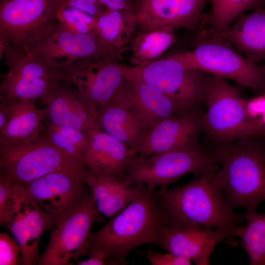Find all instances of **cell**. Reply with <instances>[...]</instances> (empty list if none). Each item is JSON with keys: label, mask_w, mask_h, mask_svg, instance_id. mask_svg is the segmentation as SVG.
Instances as JSON below:
<instances>
[{"label": "cell", "mask_w": 265, "mask_h": 265, "mask_svg": "<svg viewBox=\"0 0 265 265\" xmlns=\"http://www.w3.org/2000/svg\"><path fill=\"white\" fill-rule=\"evenodd\" d=\"M217 165L196 174L188 183L156 192L157 203L163 224L170 227H208L234 232L244 220L232 210L214 185Z\"/></svg>", "instance_id": "cell-1"}, {"label": "cell", "mask_w": 265, "mask_h": 265, "mask_svg": "<svg viewBox=\"0 0 265 265\" xmlns=\"http://www.w3.org/2000/svg\"><path fill=\"white\" fill-rule=\"evenodd\" d=\"M221 168L213 176L230 207L255 210L265 200V136H249L215 145Z\"/></svg>", "instance_id": "cell-2"}, {"label": "cell", "mask_w": 265, "mask_h": 265, "mask_svg": "<svg viewBox=\"0 0 265 265\" xmlns=\"http://www.w3.org/2000/svg\"><path fill=\"white\" fill-rule=\"evenodd\" d=\"M156 190L146 187L103 227L90 236L92 248L103 252L113 265H125L128 252L144 244H157L163 224Z\"/></svg>", "instance_id": "cell-3"}, {"label": "cell", "mask_w": 265, "mask_h": 265, "mask_svg": "<svg viewBox=\"0 0 265 265\" xmlns=\"http://www.w3.org/2000/svg\"><path fill=\"white\" fill-rule=\"evenodd\" d=\"M193 42L192 50L173 54L186 67L231 80L259 93L265 91V66L248 60L220 33L203 27Z\"/></svg>", "instance_id": "cell-4"}, {"label": "cell", "mask_w": 265, "mask_h": 265, "mask_svg": "<svg viewBox=\"0 0 265 265\" xmlns=\"http://www.w3.org/2000/svg\"><path fill=\"white\" fill-rule=\"evenodd\" d=\"M204 102V132L214 145L249 136H265V129L249 117L245 99L226 80L212 76Z\"/></svg>", "instance_id": "cell-5"}, {"label": "cell", "mask_w": 265, "mask_h": 265, "mask_svg": "<svg viewBox=\"0 0 265 265\" xmlns=\"http://www.w3.org/2000/svg\"><path fill=\"white\" fill-rule=\"evenodd\" d=\"M124 78L140 80L158 88L172 100L182 112L204 102L212 75L186 67L172 54L141 67L121 65Z\"/></svg>", "instance_id": "cell-6"}, {"label": "cell", "mask_w": 265, "mask_h": 265, "mask_svg": "<svg viewBox=\"0 0 265 265\" xmlns=\"http://www.w3.org/2000/svg\"><path fill=\"white\" fill-rule=\"evenodd\" d=\"M218 163L216 156L202 145L147 157L136 154L121 180L128 184H142L153 192L158 187L161 190L165 189L169 184L186 174L201 173Z\"/></svg>", "instance_id": "cell-7"}, {"label": "cell", "mask_w": 265, "mask_h": 265, "mask_svg": "<svg viewBox=\"0 0 265 265\" xmlns=\"http://www.w3.org/2000/svg\"><path fill=\"white\" fill-rule=\"evenodd\" d=\"M57 171L86 172L88 169L53 144L44 132L30 143L0 145V179L25 185Z\"/></svg>", "instance_id": "cell-8"}, {"label": "cell", "mask_w": 265, "mask_h": 265, "mask_svg": "<svg viewBox=\"0 0 265 265\" xmlns=\"http://www.w3.org/2000/svg\"><path fill=\"white\" fill-rule=\"evenodd\" d=\"M58 0H0V37L26 54L59 24Z\"/></svg>", "instance_id": "cell-9"}, {"label": "cell", "mask_w": 265, "mask_h": 265, "mask_svg": "<svg viewBox=\"0 0 265 265\" xmlns=\"http://www.w3.org/2000/svg\"><path fill=\"white\" fill-rule=\"evenodd\" d=\"M5 56L6 73L0 75V99L8 102L39 100L47 102L54 84L63 80L61 68L53 67L30 54L17 53L0 37V58Z\"/></svg>", "instance_id": "cell-10"}, {"label": "cell", "mask_w": 265, "mask_h": 265, "mask_svg": "<svg viewBox=\"0 0 265 265\" xmlns=\"http://www.w3.org/2000/svg\"><path fill=\"white\" fill-rule=\"evenodd\" d=\"M103 220L90 191L77 206L56 221L38 265H73L72 260L89 255L91 227Z\"/></svg>", "instance_id": "cell-11"}, {"label": "cell", "mask_w": 265, "mask_h": 265, "mask_svg": "<svg viewBox=\"0 0 265 265\" xmlns=\"http://www.w3.org/2000/svg\"><path fill=\"white\" fill-rule=\"evenodd\" d=\"M119 60L113 55L99 54L60 68L63 80L75 86L85 98L95 117L98 110L115 96L124 80Z\"/></svg>", "instance_id": "cell-12"}, {"label": "cell", "mask_w": 265, "mask_h": 265, "mask_svg": "<svg viewBox=\"0 0 265 265\" xmlns=\"http://www.w3.org/2000/svg\"><path fill=\"white\" fill-rule=\"evenodd\" d=\"M15 201L4 225L21 246V265H38V246L47 230L54 227L56 219L44 211L36 200L18 183H13Z\"/></svg>", "instance_id": "cell-13"}, {"label": "cell", "mask_w": 265, "mask_h": 265, "mask_svg": "<svg viewBox=\"0 0 265 265\" xmlns=\"http://www.w3.org/2000/svg\"><path fill=\"white\" fill-rule=\"evenodd\" d=\"M211 0H132V12L139 31L185 28L199 31L207 16L203 10Z\"/></svg>", "instance_id": "cell-14"}, {"label": "cell", "mask_w": 265, "mask_h": 265, "mask_svg": "<svg viewBox=\"0 0 265 265\" xmlns=\"http://www.w3.org/2000/svg\"><path fill=\"white\" fill-rule=\"evenodd\" d=\"M88 171H54L22 185L56 222L90 192L85 182Z\"/></svg>", "instance_id": "cell-15"}, {"label": "cell", "mask_w": 265, "mask_h": 265, "mask_svg": "<svg viewBox=\"0 0 265 265\" xmlns=\"http://www.w3.org/2000/svg\"><path fill=\"white\" fill-rule=\"evenodd\" d=\"M204 112L200 106L163 119L150 130L136 154L147 157L171 150L201 146Z\"/></svg>", "instance_id": "cell-16"}, {"label": "cell", "mask_w": 265, "mask_h": 265, "mask_svg": "<svg viewBox=\"0 0 265 265\" xmlns=\"http://www.w3.org/2000/svg\"><path fill=\"white\" fill-rule=\"evenodd\" d=\"M232 236L234 232L227 230L196 226L175 228L162 224L157 244L196 265H209L215 246Z\"/></svg>", "instance_id": "cell-17"}, {"label": "cell", "mask_w": 265, "mask_h": 265, "mask_svg": "<svg viewBox=\"0 0 265 265\" xmlns=\"http://www.w3.org/2000/svg\"><path fill=\"white\" fill-rule=\"evenodd\" d=\"M27 54L60 68L75 60L101 53L95 30L86 34H79L59 23Z\"/></svg>", "instance_id": "cell-18"}, {"label": "cell", "mask_w": 265, "mask_h": 265, "mask_svg": "<svg viewBox=\"0 0 265 265\" xmlns=\"http://www.w3.org/2000/svg\"><path fill=\"white\" fill-rule=\"evenodd\" d=\"M87 132L89 140L83 162L88 170L97 177L121 179L135 151L100 129Z\"/></svg>", "instance_id": "cell-19"}, {"label": "cell", "mask_w": 265, "mask_h": 265, "mask_svg": "<svg viewBox=\"0 0 265 265\" xmlns=\"http://www.w3.org/2000/svg\"><path fill=\"white\" fill-rule=\"evenodd\" d=\"M45 104V120L51 123L86 132L97 129L87 100L75 86L64 80L54 84Z\"/></svg>", "instance_id": "cell-20"}, {"label": "cell", "mask_w": 265, "mask_h": 265, "mask_svg": "<svg viewBox=\"0 0 265 265\" xmlns=\"http://www.w3.org/2000/svg\"><path fill=\"white\" fill-rule=\"evenodd\" d=\"M113 98L133 110L151 128L163 119L185 113L158 88L140 80L124 78Z\"/></svg>", "instance_id": "cell-21"}, {"label": "cell", "mask_w": 265, "mask_h": 265, "mask_svg": "<svg viewBox=\"0 0 265 265\" xmlns=\"http://www.w3.org/2000/svg\"><path fill=\"white\" fill-rule=\"evenodd\" d=\"M97 129L136 152L151 128L130 107L112 98L95 114Z\"/></svg>", "instance_id": "cell-22"}, {"label": "cell", "mask_w": 265, "mask_h": 265, "mask_svg": "<svg viewBox=\"0 0 265 265\" xmlns=\"http://www.w3.org/2000/svg\"><path fill=\"white\" fill-rule=\"evenodd\" d=\"M233 25L218 31L250 61H265V8L260 6L240 15Z\"/></svg>", "instance_id": "cell-23"}, {"label": "cell", "mask_w": 265, "mask_h": 265, "mask_svg": "<svg viewBox=\"0 0 265 265\" xmlns=\"http://www.w3.org/2000/svg\"><path fill=\"white\" fill-rule=\"evenodd\" d=\"M9 103L8 120L0 131V145H23L37 140L46 129L45 108H37L34 101L30 100Z\"/></svg>", "instance_id": "cell-24"}, {"label": "cell", "mask_w": 265, "mask_h": 265, "mask_svg": "<svg viewBox=\"0 0 265 265\" xmlns=\"http://www.w3.org/2000/svg\"><path fill=\"white\" fill-rule=\"evenodd\" d=\"M85 182L97 209L108 217H112L122 211L145 188L140 183L128 184L121 179L97 177L89 172L86 176Z\"/></svg>", "instance_id": "cell-25"}, {"label": "cell", "mask_w": 265, "mask_h": 265, "mask_svg": "<svg viewBox=\"0 0 265 265\" xmlns=\"http://www.w3.org/2000/svg\"><path fill=\"white\" fill-rule=\"evenodd\" d=\"M136 27L132 14L104 10L96 18L95 29L100 53L116 56L120 60Z\"/></svg>", "instance_id": "cell-26"}, {"label": "cell", "mask_w": 265, "mask_h": 265, "mask_svg": "<svg viewBox=\"0 0 265 265\" xmlns=\"http://www.w3.org/2000/svg\"><path fill=\"white\" fill-rule=\"evenodd\" d=\"M175 31L170 28L139 31L130 41L131 66H144L157 60L176 42Z\"/></svg>", "instance_id": "cell-27"}, {"label": "cell", "mask_w": 265, "mask_h": 265, "mask_svg": "<svg viewBox=\"0 0 265 265\" xmlns=\"http://www.w3.org/2000/svg\"><path fill=\"white\" fill-rule=\"evenodd\" d=\"M243 217L246 224L239 226L235 234L241 239L238 246L247 253L249 265H265V213L246 210Z\"/></svg>", "instance_id": "cell-28"}, {"label": "cell", "mask_w": 265, "mask_h": 265, "mask_svg": "<svg viewBox=\"0 0 265 265\" xmlns=\"http://www.w3.org/2000/svg\"><path fill=\"white\" fill-rule=\"evenodd\" d=\"M45 123L44 133L50 141L75 161L84 165L83 156L89 140L87 132L56 125L46 120Z\"/></svg>", "instance_id": "cell-29"}, {"label": "cell", "mask_w": 265, "mask_h": 265, "mask_svg": "<svg viewBox=\"0 0 265 265\" xmlns=\"http://www.w3.org/2000/svg\"><path fill=\"white\" fill-rule=\"evenodd\" d=\"M207 16L210 27L217 31L223 30L248 10L264 5V0H211Z\"/></svg>", "instance_id": "cell-30"}, {"label": "cell", "mask_w": 265, "mask_h": 265, "mask_svg": "<svg viewBox=\"0 0 265 265\" xmlns=\"http://www.w3.org/2000/svg\"><path fill=\"white\" fill-rule=\"evenodd\" d=\"M57 17L63 26L75 33L86 34L95 29L96 18L78 9L59 5Z\"/></svg>", "instance_id": "cell-31"}, {"label": "cell", "mask_w": 265, "mask_h": 265, "mask_svg": "<svg viewBox=\"0 0 265 265\" xmlns=\"http://www.w3.org/2000/svg\"><path fill=\"white\" fill-rule=\"evenodd\" d=\"M22 250L15 239L5 232L0 233V265H21Z\"/></svg>", "instance_id": "cell-32"}, {"label": "cell", "mask_w": 265, "mask_h": 265, "mask_svg": "<svg viewBox=\"0 0 265 265\" xmlns=\"http://www.w3.org/2000/svg\"><path fill=\"white\" fill-rule=\"evenodd\" d=\"M247 113L251 120L265 129V91L245 99Z\"/></svg>", "instance_id": "cell-33"}, {"label": "cell", "mask_w": 265, "mask_h": 265, "mask_svg": "<svg viewBox=\"0 0 265 265\" xmlns=\"http://www.w3.org/2000/svg\"><path fill=\"white\" fill-rule=\"evenodd\" d=\"M15 200L13 183L0 179V224L4 226Z\"/></svg>", "instance_id": "cell-34"}, {"label": "cell", "mask_w": 265, "mask_h": 265, "mask_svg": "<svg viewBox=\"0 0 265 265\" xmlns=\"http://www.w3.org/2000/svg\"><path fill=\"white\" fill-rule=\"evenodd\" d=\"M147 259L152 265H190L192 262L185 257L172 253H161L149 251Z\"/></svg>", "instance_id": "cell-35"}, {"label": "cell", "mask_w": 265, "mask_h": 265, "mask_svg": "<svg viewBox=\"0 0 265 265\" xmlns=\"http://www.w3.org/2000/svg\"><path fill=\"white\" fill-rule=\"evenodd\" d=\"M59 5L67 6L82 10L97 18L106 9L98 0H58Z\"/></svg>", "instance_id": "cell-36"}, {"label": "cell", "mask_w": 265, "mask_h": 265, "mask_svg": "<svg viewBox=\"0 0 265 265\" xmlns=\"http://www.w3.org/2000/svg\"><path fill=\"white\" fill-rule=\"evenodd\" d=\"M77 265H113L112 263L101 251L92 248L89 257L83 261H79Z\"/></svg>", "instance_id": "cell-37"}, {"label": "cell", "mask_w": 265, "mask_h": 265, "mask_svg": "<svg viewBox=\"0 0 265 265\" xmlns=\"http://www.w3.org/2000/svg\"><path fill=\"white\" fill-rule=\"evenodd\" d=\"M106 9L132 14V0H98Z\"/></svg>", "instance_id": "cell-38"}, {"label": "cell", "mask_w": 265, "mask_h": 265, "mask_svg": "<svg viewBox=\"0 0 265 265\" xmlns=\"http://www.w3.org/2000/svg\"><path fill=\"white\" fill-rule=\"evenodd\" d=\"M9 102L0 99V131L5 126L9 116Z\"/></svg>", "instance_id": "cell-39"}, {"label": "cell", "mask_w": 265, "mask_h": 265, "mask_svg": "<svg viewBox=\"0 0 265 265\" xmlns=\"http://www.w3.org/2000/svg\"><path fill=\"white\" fill-rule=\"evenodd\" d=\"M264 3L265 4V0H264Z\"/></svg>", "instance_id": "cell-40"}, {"label": "cell", "mask_w": 265, "mask_h": 265, "mask_svg": "<svg viewBox=\"0 0 265 265\" xmlns=\"http://www.w3.org/2000/svg\"><path fill=\"white\" fill-rule=\"evenodd\" d=\"M264 65L265 66V64H264Z\"/></svg>", "instance_id": "cell-41"}, {"label": "cell", "mask_w": 265, "mask_h": 265, "mask_svg": "<svg viewBox=\"0 0 265 265\" xmlns=\"http://www.w3.org/2000/svg\"></svg>", "instance_id": "cell-42"}]
</instances>
